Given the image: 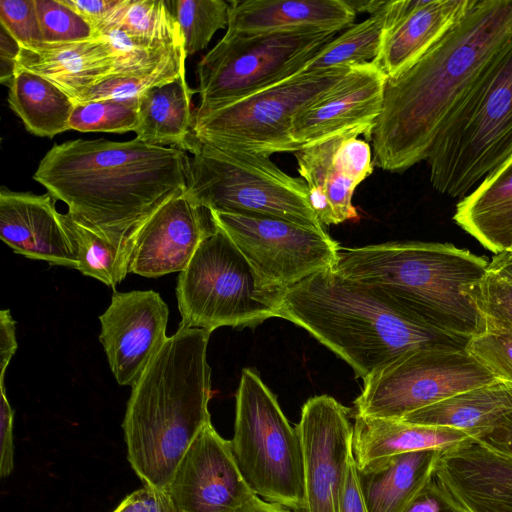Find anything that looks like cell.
Returning a JSON list of instances; mask_svg holds the SVG:
<instances>
[{
    "mask_svg": "<svg viewBox=\"0 0 512 512\" xmlns=\"http://www.w3.org/2000/svg\"><path fill=\"white\" fill-rule=\"evenodd\" d=\"M512 39V0H471L419 59L387 78L372 129L373 164L400 173L426 160L441 129Z\"/></svg>",
    "mask_w": 512,
    "mask_h": 512,
    "instance_id": "cell-1",
    "label": "cell"
},
{
    "mask_svg": "<svg viewBox=\"0 0 512 512\" xmlns=\"http://www.w3.org/2000/svg\"><path fill=\"white\" fill-rule=\"evenodd\" d=\"M189 165L186 151L136 137L123 142L75 139L54 145L33 179L65 203L72 218L131 250L134 230L165 199L187 187Z\"/></svg>",
    "mask_w": 512,
    "mask_h": 512,
    "instance_id": "cell-2",
    "label": "cell"
},
{
    "mask_svg": "<svg viewBox=\"0 0 512 512\" xmlns=\"http://www.w3.org/2000/svg\"><path fill=\"white\" fill-rule=\"evenodd\" d=\"M276 315L305 329L363 380L409 352L465 350L471 338L419 323L333 267L282 291Z\"/></svg>",
    "mask_w": 512,
    "mask_h": 512,
    "instance_id": "cell-3",
    "label": "cell"
},
{
    "mask_svg": "<svg viewBox=\"0 0 512 512\" xmlns=\"http://www.w3.org/2000/svg\"><path fill=\"white\" fill-rule=\"evenodd\" d=\"M210 334L179 327L131 387L122 428L127 460L144 486L166 490L186 451L211 422Z\"/></svg>",
    "mask_w": 512,
    "mask_h": 512,
    "instance_id": "cell-4",
    "label": "cell"
},
{
    "mask_svg": "<svg viewBox=\"0 0 512 512\" xmlns=\"http://www.w3.org/2000/svg\"><path fill=\"white\" fill-rule=\"evenodd\" d=\"M489 262L448 243L397 241L338 250L333 270L419 323L472 337L486 321L467 294Z\"/></svg>",
    "mask_w": 512,
    "mask_h": 512,
    "instance_id": "cell-5",
    "label": "cell"
},
{
    "mask_svg": "<svg viewBox=\"0 0 512 512\" xmlns=\"http://www.w3.org/2000/svg\"><path fill=\"white\" fill-rule=\"evenodd\" d=\"M512 158V39L449 117L427 157L431 185L464 197Z\"/></svg>",
    "mask_w": 512,
    "mask_h": 512,
    "instance_id": "cell-6",
    "label": "cell"
},
{
    "mask_svg": "<svg viewBox=\"0 0 512 512\" xmlns=\"http://www.w3.org/2000/svg\"><path fill=\"white\" fill-rule=\"evenodd\" d=\"M188 152L192 157L186 193L197 206L325 230L312 209L305 181L282 171L270 156L217 148L195 136Z\"/></svg>",
    "mask_w": 512,
    "mask_h": 512,
    "instance_id": "cell-7",
    "label": "cell"
},
{
    "mask_svg": "<svg viewBox=\"0 0 512 512\" xmlns=\"http://www.w3.org/2000/svg\"><path fill=\"white\" fill-rule=\"evenodd\" d=\"M230 441L238 469L255 495L293 512L303 509L301 439L276 396L250 368L242 370Z\"/></svg>",
    "mask_w": 512,
    "mask_h": 512,
    "instance_id": "cell-8",
    "label": "cell"
},
{
    "mask_svg": "<svg viewBox=\"0 0 512 512\" xmlns=\"http://www.w3.org/2000/svg\"><path fill=\"white\" fill-rule=\"evenodd\" d=\"M338 33L319 28L259 34L226 32L197 64L200 102L194 116L293 77Z\"/></svg>",
    "mask_w": 512,
    "mask_h": 512,
    "instance_id": "cell-9",
    "label": "cell"
},
{
    "mask_svg": "<svg viewBox=\"0 0 512 512\" xmlns=\"http://www.w3.org/2000/svg\"><path fill=\"white\" fill-rule=\"evenodd\" d=\"M281 293L261 290L247 259L216 228L179 274L176 287L181 315L179 327L213 332L223 326L257 325L277 317Z\"/></svg>",
    "mask_w": 512,
    "mask_h": 512,
    "instance_id": "cell-10",
    "label": "cell"
},
{
    "mask_svg": "<svg viewBox=\"0 0 512 512\" xmlns=\"http://www.w3.org/2000/svg\"><path fill=\"white\" fill-rule=\"evenodd\" d=\"M351 68L299 72L276 85L194 116L200 142L228 150L270 156L301 147L291 135L298 112L330 91Z\"/></svg>",
    "mask_w": 512,
    "mask_h": 512,
    "instance_id": "cell-11",
    "label": "cell"
},
{
    "mask_svg": "<svg viewBox=\"0 0 512 512\" xmlns=\"http://www.w3.org/2000/svg\"><path fill=\"white\" fill-rule=\"evenodd\" d=\"M496 379L466 350L404 354L364 380L356 414L402 419L409 413Z\"/></svg>",
    "mask_w": 512,
    "mask_h": 512,
    "instance_id": "cell-12",
    "label": "cell"
},
{
    "mask_svg": "<svg viewBox=\"0 0 512 512\" xmlns=\"http://www.w3.org/2000/svg\"><path fill=\"white\" fill-rule=\"evenodd\" d=\"M209 212L214 226L247 259L263 291L281 293L337 261L340 246L325 230L276 218Z\"/></svg>",
    "mask_w": 512,
    "mask_h": 512,
    "instance_id": "cell-13",
    "label": "cell"
},
{
    "mask_svg": "<svg viewBox=\"0 0 512 512\" xmlns=\"http://www.w3.org/2000/svg\"><path fill=\"white\" fill-rule=\"evenodd\" d=\"M425 486L444 512H512V454L470 438L435 452Z\"/></svg>",
    "mask_w": 512,
    "mask_h": 512,
    "instance_id": "cell-14",
    "label": "cell"
},
{
    "mask_svg": "<svg viewBox=\"0 0 512 512\" xmlns=\"http://www.w3.org/2000/svg\"><path fill=\"white\" fill-rule=\"evenodd\" d=\"M295 428L304 456L305 502L299 512H339L353 456L349 409L331 396H314L303 405Z\"/></svg>",
    "mask_w": 512,
    "mask_h": 512,
    "instance_id": "cell-15",
    "label": "cell"
},
{
    "mask_svg": "<svg viewBox=\"0 0 512 512\" xmlns=\"http://www.w3.org/2000/svg\"><path fill=\"white\" fill-rule=\"evenodd\" d=\"M178 512H236L253 499L231 441L208 423L194 439L167 487Z\"/></svg>",
    "mask_w": 512,
    "mask_h": 512,
    "instance_id": "cell-16",
    "label": "cell"
},
{
    "mask_svg": "<svg viewBox=\"0 0 512 512\" xmlns=\"http://www.w3.org/2000/svg\"><path fill=\"white\" fill-rule=\"evenodd\" d=\"M167 304L153 290L114 292L99 340L118 384L132 387L167 340Z\"/></svg>",
    "mask_w": 512,
    "mask_h": 512,
    "instance_id": "cell-17",
    "label": "cell"
},
{
    "mask_svg": "<svg viewBox=\"0 0 512 512\" xmlns=\"http://www.w3.org/2000/svg\"><path fill=\"white\" fill-rule=\"evenodd\" d=\"M206 211L188 197L186 188L165 199L129 239V273L157 278L185 270L200 244L216 229Z\"/></svg>",
    "mask_w": 512,
    "mask_h": 512,
    "instance_id": "cell-18",
    "label": "cell"
},
{
    "mask_svg": "<svg viewBox=\"0 0 512 512\" xmlns=\"http://www.w3.org/2000/svg\"><path fill=\"white\" fill-rule=\"evenodd\" d=\"M361 128L369 127L341 131L294 153L310 204L323 226L359 218L352 196L374 169L368 152L349 138Z\"/></svg>",
    "mask_w": 512,
    "mask_h": 512,
    "instance_id": "cell-19",
    "label": "cell"
},
{
    "mask_svg": "<svg viewBox=\"0 0 512 512\" xmlns=\"http://www.w3.org/2000/svg\"><path fill=\"white\" fill-rule=\"evenodd\" d=\"M386 79L375 62L351 67L330 91L296 114L293 140L302 149L347 129H373L381 112Z\"/></svg>",
    "mask_w": 512,
    "mask_h": 512,
    "instance_id": "cell-20",
    "label": "cell"
},
{
    "mask_svg": "<svg viewBox=\"0 0 512 512\" xmlns=\"http://www.w3.org/2000/svg\"><path fill=\"white\" fill-rule=\"evenodd\" d=\"M48 192L0 191V238L17 254L78 268L76 250Z\"/></svg>",
    "mask_w": 512,
    "mask_h": 512,
    "instance_id": "cell-21",
    "label": "cell"
},
{
    "mask_svg": "<svg viewBox=\"0 0 512 512\" xmlns=\"http://www.w3.org/2000/svg\"><path fill=\"white\" fill-rule=\"evenodd\" d=\"M118 57L103 37L71 43L21 47L16 69L36 73L81 103L96 85L116 72Z\"/></svg>",
    "mask_w": 512,
    "mask_h": 512,
    "instance_id": "cell-22",
    "label": "cell"
},
{
    "mask_svg": "<svg viewBox=\"0 0 512 512\" xmlns=\"http://www.w3.org/2000/svg\"><path fill=\"white\" fill-rule=\"evenodd\" d=\"M471 0H401L377 63L387 78L412 65L465 13Z\"/></svg>",
    "mask_w": 512,
    "mask_h": 512,
    "instance_id": "cell-23",
    "label": "cell"
},
{
    "mask_svg": "<svg viewBox=\"0 0 512 512\" xmlns=\"http://www.w3.org/2000/svg\"><path fill=\"white\" fill-rule=\"evenodd\" d=\"M226 32L259 34L300 28L341 32L356 13L345 0H245L229 3Z\"/></svg>",
    "mask_w": 512,
    "mask_h": 512,
    "instance_id": "cell-24",
    "label": "cell"
},
{
    "mask_svg": "<svg viewBox=\"0 0 512 512\" xmlns=\"http://www.w3.org/2000/svg\"><path fill=\"white\" fill-rule=\"evenodd\" d=\"M354 420L352 452L357 468L409 452H442L472 438L459 429L409 423L401 419L355 414Z\"/></svg>",
    "mask_w": 512,
    "mask_h": 512,
    "instance_id": "cell-25",
    "label": "cell"
},
{
    "mask_svg": "<svg viewBox=\"0 0 512 512\" xmlns=\"http://www.w3.org/2000/svg\"><path fill=\"white\" fill-rule=\"evenodd\" d=\"M453 220L493 253L512 251V158L461 199Z\"/></svg>",
    "mask_w": 512,
    "mask_h": 512,
    "instance_id": "cell-26",
    "label": "cell"
},
{
    "mask_svg": "<svg viewBox=\"0 0 512 512\" xmlns=\"http://www.w3.org/2000/svg\"><path fill=\"white\" fill-rule=\"evenodd\" d=\"M512 412V384L496 380L407 414L401 420L462 430L481 439Z\"/></svg>",
    "mask_w": 512,
    "mask_h": 512,
    "instance_id": "cell-27",
    "label": "cell"
},
{
    "mask_svg": "<svg viewBox=\"0 0 512 512\" xmlns=\"http://www.w3.org/2000/svg\"><path fill=\"white\" fill-rule=\"evenodd\" d=\"M192 90L186 73L152 87L138 97L136 138L152 145L173 146L188 152L193 135Z\"/></svg>",
    "mask_w": 512,
    "mask_h": 512,
    "instance_id": "cell-28",
    "label": "cell"
},
{
    "mask_svg": "<svg viewBox=\"0 0 512 512\" xmlns=\"http://www.w3.org/2000/svg\"><path fill=\"white\" fill-rule=\"evenodd\" d=\"M435 452L399 454L357 468L368 512H403L426 484Z\"/></svg>",
    "mask_w": 512,
    "mask_h": 512,
    "instance_id": "cell-29",
    "label": "cell"
},
{
    "mask_svg": "<svg viewBox=\"0 0 512 512\" xmlns=\"http://www.w3.org/2000/svg\"><path fill=\"white\" fill-rule=\"evenodd\" d=\"M8 88L9 106L31 134L53 138L70 129L75 103L44 77L17 68Z\"/></svg>",
    "mask_w": 512,
    "mask_h": 512,
    "instance_id": "cell-30",
    "label": "cell"
},
{
    "mask_svg": "<svg viewBox=\"0 0 512 512\" xmlns=\"http://www.w3.org/2000/svg\"><path fill=\"white\" fill-rule=\"evenodd\" d=\"M396 15V1L336 36L311 59L301 72L351 68L376 62Z\"/></svg>",
    "mask_w": 512,
    "mask_h": 512,
    "instance_id": "cell-31",
    "label": "cell"
},
{
    "mask_svg": "<svg viewBox=\"0 0 512 512\" xmlns=\"http://www.w3.org/2000/svg\"><path fill=\"white\" fill-rule=\"evenodd\" d=\"M105 31L142 49L159 50L183 45L172 7L164 0H127L119 14L99 35Z\"/></svg>",
    "mask_w": 512,
    "mask_h": 512,
    "instance_id": "cell-32",
    "label": "cell"
},
{
    "mask_svg": "<svg viewBox=\"0 0 512 512\" xmlns=\"http://www.w3.org/2000/svg\"><path fill=\"white\" fill-rule=\"evenodd\" d=\"M61 217L76 250L77 270L115 289L129 273L130 248L111 242L68 213Z\"/></svg>",
    "mask_w": 512,
    "mask_h": 512,
    "instance_id": "cell-33",
    "label": "cell"
},
{
    "mask_svg": "<svg viewBox=\"0 0 512 512\" xmlns=\"http://www.w3.org/2000/svg\"><path fill=\"white\" fill-rule=\"evenodd\" d=\"M186 56L205 49L214 34L228 27L230 4L223 0L172 1Z\"/></svg>",
    "mask_w": 512,
    "mask_h": 512,
    "instance_id": "cell-34",
    "label": "cell"
},
{
    "mask_svg": "<svg viewBox=\"0 0 512 512\" xmlns=\"http://www.w3.org/2000/svg\"><path fill=\"white\" fill-rule=\"evenodd\" d=\"M186 57L185 50L182 49L151 69L126 75L113 74L92 88L81 103L138 98L148 89L170 82L186 73Z\"/></svg>",
    "mask_w": 512,
    "mask_h": 512,
    "instance_id": "cell-35",
    "label": "cell"
},
{
    "mask_svg": "<svg viewBox=\"0 0 512 512\" xmlns=\"http://www.w3.org/2000/svg\"><path fill=\"white\" fill-rule=\"evenodd\" d=\"M138 126V98L77 103L69 128L79 132L126 133Z\"/></svg>",
    "mask_w": 512,
    "mask_h": 512,
    "instance_id": "cell-36",
    "label": "cell"
},
{
    "mask_svg": "<svg viewBox=\"0 0 512 512\" xmlns=\"http://www.w3.org/2000/svg\"><path fill=\"white\" fill-rule=\"evenodd\" d=\"M43 43H71L95 38L92 26L62 0H35Z\"/></svg>",
    "mask_w": 512,
    "mask_h": 512,
    "instance_id": "cell-37",
    "label": "cell"
},
{
    "mask_svg": "<svg viewBox=\"0 0 512 512\" xmlns=\"http://www.w3.org/2000/svg\"><path fill=\"white\" fill-rule=\"evenodd\" d=\"M467 294L483 314L486 329L512 333V283L487 271L482 280L468 288Z\"/></svg>",
    "mask_w": 512,
    "mask_h": 512,
    "instance_id": "cell-38",
    "label": "cell"
},
{
    "mask_svg": "<svg viewBox=\"0 0 512 512\" xmlns=\"http://www.w3.org/2000/svg\"><path fill=\"white\" fill-rule=\"evenodd\" d=\"M465 350L496 380L512 384V333L486 329L472 336Z\"/></svg>",
    "mask_w": 512,
    "mask_h": 512,
    "instance_id": "cell-39",
    "label": "cell"
},
{
    "mask_svg": "<svg viewBox=\"0 0 512 512\" xmlns=\"http://www.w3.org/2000/svg\"><path fill=\"white\" fill-rule=\"evenodd\" d=\"M0 23L20 47L43 43L35 0H0Z\"/></svg>",
    "mask_w": 512,
    "mask_h": 512,
    "instance_id": "cell-40",
    "label": "cell"
},
{
    "mask_svg": "<svg viewBox=\"0 0 512 512\" xmlns=\"http://www.w3.org/2000/svg\"><path fill=\"white\" fill-rule=\"evenodd\" d=\"M78 12L99 35L119 14L127 0H62Z\"/></svg>",
    "mask_w": 512,
    "mask_h": 512,
    "instance_id": "cell-41",
    "label": "cell"
},
{
    "mask_svg": "<svg viewBox=\"0 0 512 512\" xmlns=\"http://www.w3.org/2000/svg\"><path fill=\"white\" fill-rule=\"evenodd\" d=\"M113 512H178L167 490L144 486L127 495Z\"/></svg>",
    "mask_w": 512,
    "mask_h": 512,
    "instance_id": "cell-42",
    "label": "cell"
},
{
    "mask_svg": "<svg viewBox=\"0 0 512 512\" xmlns=\"http://www.w3.org/2000/svg\"><path fill=\"white\" fill-rule=\"evenodd\" d=\"M0 391V476L5 478L14 467V411L6 396L4 384H0Z\"/></svg>",
    "mask_w": 512,
    "mask_h": 512,
    "instance_id": "cell-43",
    "label": "cell"
},
{
    "mask_svg": "<svg viewBox=\"0 0 512 512\" xmlns=\"http://www.w3.org/2000/svg\"><path fill=\"white\" fill-rule=\"evenodd\" d=\"M339 512H368L361 492L354 456L350 458L346 467Z\"/></svg>",
    "mask_w": 512,
    "mask_h": 512,
    "instance_id": "cell-44",
    "label": "cell"
},
{
    "mask_svg": "<svg viewBox=\"0 0 512 512\" xmlns=\"http://www.w3.org/2000/svg\"><path fill=\"white\" fill-rule=\"evenodd\" d=\"M16 322L10 310L0 311V384H4L6 368L17 350Z\"/></svg>",
    "mask_w": 512,
    "mask_h": 512,
    "instance_id": "cell-45",
    "label": "cell"
},
{
    "mask_svg": "<svg viewBox=\"0 0 512 512\" xmlns=\"http://www.w3.org/2000/svg\"><path fill=\"white\" fill-rule=\"evenodd\" d=\"M19 43L9 34V32L1 25L0 32V82L9 86L15 71L17 57L20 52Z\"/></svg>",
    "mask_w": 512,
    "mask_h": 512,
    "instance_id": "cell-46",
    "label": "cell"
},
{
    "mask_svg": "<svg viewBox=\"0 0 512 512\" xmlns=\"http://www.w3.org/2000/svg\"><path fill=\"white\" fill-rule=\"evenodd\" d=\"M481 440L512 454V412L505 416L500 423Z\"/></svg>",
    "mask_w": 512,
    "mask_h": 512,
    "instance_id": "cell-47",
    "label": "cell"
},
{
    "mask_svg": "<svg viewBox=\"0 0 512 512\" xmlns=\"http://www.w3.org/2000/svg\"><path fill=\"white\" fill-rule=\"evenodd\" d=\"M488 271L512 283V251L496 254Z\"/></svg>",
    "mask_w": 512,
    "mask_h": 512,
    "instance_id": "cell-48",
    "label": "cell"
},
{
    "mask_svg": "<svg viewBox=\"0 0 512 512\" xmlns=\"http://www.w3.org/2000/svg\"><path fill=\"white\" fill-rule=\"evenodd\" d=\"M236 512H293L283 506L273 504L255 496Z\"/></svg>",
    "mask_w": 512,
    "mask_h": 512,
    "instance_id": "cell-49",
    "label": "cell"
},
{
    "mask_svg": "<svg viewBox=\"0 0 512 512\" xmlns=\"http://www.w3.org/2000/svg\"><path fill=\"white\" fill-rule=\"evenodd\" d=\"M345 1L355 13L367 12L370 15L377 12L386 3V1H376V0H372V1L345 0Z\"/></svg>",
    "mask_w": 512,
    "mask_h": 512,
    "instance_id": "cell-50",
    "label": "cell"
}]
</instances>
